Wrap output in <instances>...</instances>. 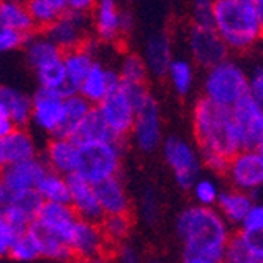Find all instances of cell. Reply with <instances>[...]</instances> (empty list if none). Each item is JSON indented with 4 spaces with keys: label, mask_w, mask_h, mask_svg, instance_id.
<instances>
[{
    "label": "cell",
    "mask_w": 263,
    "mask_h": 263,
    "mask_svg": "<svg viewBox=\"0 0 263 263\" xmlns=\"http://www.w3.org/2000/svg\"><path fill=\"white\" fill-rule=\"evenodd\" d=\"M0 263H4V261H2V260H0Z\"/></svg>",
    "instance_id": "cell-61"
},
{
    "label": "cell",
    "mask_w": 263,
    "mask_h": 263,
    "mask_svg": "<svg viewBox=\"0 0 263 263\" xmlns=\"http://www.w3.org/2000/svg\"><path fill=\"white\" fill-rule=\"evenodd\" d=\"M68 246L73 257L79 261H87L103 258L110 245L107 243L100 224L78 219L68 240Z\"/></svg>",
    "instance_id": "cell-14"
},
{
    "label": "cell",
    "mask_w": 263,
    "mask_h": 263,
    "mask_svg": "<svg viewBox=\"0 0 263 263\" xmlns=\"http://www.w3.org/2000/svg\"><path fill=\"white\" fill-rule=\"evenodd\" d=\"M79 159V145L74 139L52 137L44 148L43 161L47 169L54 174L69 177L76 174Z\"/></svg>",
    "instance_id": "cell-20"
},
{
    "label": "cell",
    "mask_w": 263,
    "mask_h": 263,
    "mask_svg": "<svg viewBox=\"0 0 263 263\" xmlns=\"http://www.w3.org/2000/svg\"><path fill=\"white\" fill-rule=\"evenodd\" d=\"M194 143L200 155H219L230 159L241 148L232 109L197 98L191 112Z\"/></svg>",
    "instance_id": "cell-2"
},
{
    "label": "cell",
    "mask_w": 263,
    "mask_h": 263,
    "mask_svg": "<svg viewBox=\"0 0 263 263\" xmlns=\"http://www.w3.org/2000/svg\"><path fill=\"white\" fill-rule=\"evenodd\" d=\"M257 150H258V153L261 155V158H263V140L260 142V145L257 147Z\"/></svg>",
    "instance_id": "cell-57"
},
{
    "label": "cell",
    "mask_w": 263,
    "mask_h": 263,
    "mask_svg": "<svg viewBox=\"0 0 263 263\" xmlns=\"http://www.w3.org/2000/svg\"><path fill=\"white\" fill-rule=\"evenodd\" d=\"M0 21L10 30L22 36H29L35 32V24L32 21L30 11L27 8V4L24 2H16V0L0 2Z\"/></svg>",
    "instance_id": "cell-28"
},
{
    "label": "cell",
    "mask_w": 263,
    "mask_h": 263,
    "mask_svg": "<svg viewBox=\"0 0 263 263\" xmlns=\"http://www.w3.org/2000/svg\"><path fill=\"white\" fill-rule=\"evenodd\" d=\"M66 98L59 91L38 88L32 95V115L30 123L51 137H57L65 118Z\"/></svg>",
    "instance_id": "cell-11"
},
{
    "label": "cell",
    "mask_w": 263,
    "mask_h": 263,
    "mask_svg": "<svg viewBox=\"0 0 263 263\" xmlns=\"http://www.w3.org/2000/svg\"><path fill=\"white\" fill-rule=\"evenodd\" d=\"M213 2L197 0L191 5V24L199 27H213Z\"/></svg>",
    "instance_id": "cell-44"
},
{
    "label": "cell",
    "mask_w": 263,
    "mask_h": 263,
    "mask_svg": "<svg viewBox=\"0 0 263 263\" xmlns=\"http://www.w3.org/2000/svg\"><path fill=\"white\" fill-rule=\"evenodd\" d=\"M78 145L84 143H95V142H106V140H115L112 134L109 133L104 120L101 118L97 107H93L90 114L85 117V120L79 126L76 136L73 137Z\"/></svg>",
    "instance_id": "cell-33"
},
{
    "label": "cell",
    "mask_w": 263,
    "mask_h": 263,
    "mask_svg": "<svg viewBox=\"0 0 263 263\" xmlns=\"http://www.w3.org/2000/svg\"><path fill=\"white\" fill-rule=\"evenodd\" d=\"M100 227L106 236L109 245H122L126 241V238L133 229V218L131 214H115V216H104L100 222Z\"/></svg>",
    "instance_id": "cell-38"
},
{
    "label": "cell",
    "mask_w": 263,
    "mask_h": 263,
    "mask_svg": "<svg viewBox=\"0 0 263 263\" xmlns=\"http://www.w3.org/2000/svg\"><path fill=\"white\" fill-rule=\"evenodd\" d=\"M0 118H8L7 114H5V110H4L2 107H0Z\"/></svg>",
    "instance_id": "cell-58"
},
{
    "label": "cell",
    "mask_w": 263,
    "mask_h": 263,
    "mask_svg": "<svg viewBox=\"0 0 263 263\" xmlns=\"http://www.w3.org/2000/svg\"><path fill=\"white\" fill-rule=\"evenodd\" d=\"M35 76H36V82H38L40 88L59 91L66 98V73H65V66H63L62 59L36 69Z\"/></svg>",
    "instance_id": "cell-37"
},
{
    "label": "cell",
    "mask_w": 263,
    "mask_h": 263,
    "mask_svg": "<svg viewBox=\"0 0 263 263\" xmlns=\"http://www.w3.org/2000/svg\"><path fill=\"white\" fill-rule=\"evenodd\" d=\"M131 142L142 153H153L162 145V117L156 98L150 93L136 109Z\"/></svg>",
    "instance_id": "cell-8"
},
{
    "label": "cell",
    "mask_w": 263,
    "mask_h": 263,
    "mask_svg": "<svg viewBox=\"0 0 263 263\" xmlns=\"http://www.w3.org/2000/svg\"><path fill=\"white\" fill-rule=\"evenodd\" d=\"M117 73L120 76L122 84H134V85H147L148 69L145 66L140 54L128 52L120 59Z\"/></svg>",
    "instance_id": "cell-35"
},
{
    "label": "cell",
    "mask_w": 263,
    "mask_h": 263,
    "mask_svg": "<svg viewBox=\"0 0 263 263\" xmlns=\"http://www.w3.org/2000/svg\"><path fill=\"white\" fill-rule=\"evenodd\" d=\"M213 19L230 54L249 52L263 40L255 0H214Z\"/></svg>",
    "instance_id": "cell-3"
},
{
    "label": "cell",
    "mask_w": 263,
    "mask_h": 263,
    "mask_svg": "<svg viewBox=\"0 0 263 263\" xmlns=\"http://www.w3.org/2000/svg\"><path fill=\"white\" fill-rule=\"evenodd\" d=\"M240 235L243 238L248 258H252L258 263H263V235H248L243 232H240Z\"/></svg>",
    "instance_id": "cell-47"
},
{
    "label": "cell",
    "mask_w": 263,
    "mask_h": 263,
    "mask_svg": "<svg viewBox=\"0 0 263 263\" xmlns=\"http://www.w3.org/2000/svg\"><path fill=\"white\" fill-rule=\"evenodd\" d=\"M134 24H136L134 14L129 10L122 8V33H123V36H128L133 32Z\"/></svg>",
    "instance_id": "cell-51"
},
{
    "label": "cell",
    "mask_w": 263,
    "mask_h": 263,
    "mask_svg": "<svg viewBox=\"0 0 263 263\" xmlns=\"http://www.w3.org/2000/svg\"><path fill=\"white\" fill-rule=\"evenodd\" d=\"M174 227L183 245V252L200 254L224 263L233 229L216 208L187 205L177 214Z\"/></svg>",
    "instance_id": "cell-1"
},
{
    "label": "cell",
    "mask_w": 263,
    "mask_h": 263,
    "mask_svg": "<svg viewBox=\"0 0 263 263\" xmlns=\"http://www.w3.org/2000/svg\"><path fill=\"white\" fill-rule=\"evenodd\" d=\"M120 85L122 81L117 73V69L98 60L90 69L87 78L82 81V84L79 85L78 93L88 104L97 107L110 93L120 88Z\"/></svg>",
    "instance_id": "cell-15"
},
{
    "label": "cell",
    "mask_w": 263,
    "mask_h": 263,
    "mask_svg": "<svg viewBox=\"0 0 263 263\" xmlns=\"http://www.w3.org/2000/svg\"><path fill=\"white\" fill-rule=\"evenodd\" d=\"M254 202L255 199L251 194H246L243 191L233 187H226L222 189L214 208L232 229H240Z\"/></svg>",
    "instance_id": "cell-24"
},
{
    "label": "cell",
    "mask_w": 263,
    "mask_h": 263,
    "mask_svg": "<svg viewBox=\"0 0 263 263\" xmlns=\"http://www.w3.org/2000/svg\"><path fill=\"white\" fill-rule=\"evenodd\" d=\"M17 238V233L0 216V258L10 255L11 246Z\"/></svg>",
    "instance_id": "cell-48"
},
{
    "label": "cell",
    "mask_w": 263,
    "mask_h": 263,
    "mask_svg": "<svg viewBox=\"0 0 263 263\" xmlns=\"http://www.w3.org/2000/svg\"><path fill=\"white\" fill-rule=\"evenodd\" d=\"M69 187V202L68 205L76 213L78 219L100 224L104 218L100 202L95 194V186L87 183L79 175L73 174L66 177Z\"/></svg>",
    "instance_id": "cell-17"
},
{
    "label": "cell",
    "mask_w": 263,
    "mask_h": 263,
    "mask_svg": "<svg viewBox=\"0 0 263 263\" xmlns=\"http://www.w3.org/2000/svg\"><path fill=\"white\" fill-rule=\"evenodd\" d=\"M95 194H97L104 216L131 213V199L120 177H114L97 184L95 186Z\"/></svg>",
    "instance_id": "cell-23"
},
{
    "label": "cell",
    "mask_w": 263,
    "mask_h": 263,
    "mask_svg": "<svg viewBox=\"0 0 263 263\" xmlns=\"http://www.w3.org/2000/svg\"><path fill=\"white\" fill-rule=\"evenodd\" d=\"M10 257L16 261H22V263H30L41 257L38 241L30 230L17 235V238L11 246Z\"/></svg>",
    "instance_id": "cell-39"
},
{
    "label": "cell",
    "mask_w": 263,
    "mask_h": 263,
    "mask_svg": "<svg viewBox=\"0 0 263 263\" xmlns=\"http://www.w3.org/2000/svg\"><path fill=\"white\" fill-rule=\"evenodd\" d=\"M115 257H117L118 263H142V257H140L139 251L126 241L118 245Z\"/></svg>",
    "instance_id": "cell-49"
},
{
    "label": "cell",
    "mask_w": 263,
    "mask_h": 263,
    "mask_svg": "<svg viewBox=\"0 0 263 263\" xmlns=\"http://www.w3.org/2000/svg\"><path fill=\"white\" fill-rule=\"evenodd\" d=\"M24 40H26V36L10 30L5 24L0 21V54H7V52H13L19 49L24 44Z\"/></svg>",
    "instance_id": "cell-46"
},
{
    "label": "cell",
    "mask_w": 263,
    "mask_h": 263,
    "mask_svg": "<svg viewBox=\"0 0 263 263\" xmlns=\"http://www.w3.org/2000/svg\"><path fill=\"white\" fill-rule=\"evenodd\" d=\"M68 2V11L79 13V14H91L95 8V2L90 0H66Z\"/></svg>",
    "instance_id": "cell-50"
},
{
    "label": "cell",
    "mask_w": 263,
    "mask_h": 263,
    "mask_svg": "<svg viewBox=\"0 0 263 263\" xmlns=\"http://www.w3.org/2000/svg\"><path fill=\"white\" fill-rule=\"evenodd\" d=\"M8 202L14 203L16 206L24 210L27 214H30L33 219L36 218V214H38V211H40V208L43 205V200L36 194V191H26V193L11 194Z\"/></svg>",
    "instance_id": "cell-43"
},
{
    "label": "cell",
    "mask_w": 263,
    "mask_h": 263,
    "mask_svg": "<svg viewBox=\"0 0 263 263\" xmlns=\"http://www.w3.org/2000/svg\"><path fill=\"white\" fill-rule=\"evenodd\" d=\"M233 263H258L252 258H245V260H240V261H233Z\"/></svg>",
    "instance_id": "cell-56"
},
{
    "label": "cell",
    "mask_w": 263,
    "mask_h": 263,
    "mask_svg": "<svg viewBox=\"0 0 263 263\" xmlns=\"http://www.w3.org/2000/svg\"><path fill=\"white\" fill-rule=\"evenodd\" d=\"M24 55L29 66L36 71L52 62H57L63 57L62 51L47 38L44 32H33L24 40Z\"/></svg>",
    "instance_id": "cell-26"
},
{
    "label": "cell",
    "mask_w": 263,
    "mask_h": 263,
    "mask_svg": "<svg viewBox=\"0 0 263 263\" xmlns=\"http://www.w3.org/2000/svg\"><path fill=\"white\" fill-rule=\"evenodd\" d=\"M36 194L46 203H66L68 205L69 202L68 178L49 171L36 186Z\"/></svg>",
    "instance_id": "cell-34"
},
{
    "label": "cell",
    "mask_w": 263,
    "mask_h": 263,
    "mask_svg": "<svg viewBox=\"0 0 263 263\" xmlns=\"http://www.w3.org/2000/svg\"><path fill=\"white\" fill-rule=\"evenodd\" d=\"M91 14H79L73 11H66L55 24L44 30L62 54L74 51L82 47V44L91 36Z\"/></svg>",
    "instance_id": "cell-12"
},
{
    "label": "cell",
    "mask_w": 263,
    "mask_h": 263,
    "mask_svg": "<svg viewBox=\"0 0 263 263\" xmlns=\"http://www.w3.org/2000/svg\"><path fill=\"white\" fill-rule=\"evenodd\" d=\"M123 161V142L106 140L79 145L76 175L91 186L118 177Z\"/></svg>",
    "instance_id": "cell-5"
},
{
    "label": "cell",
    "mask_w": 263,
    "mask_h": 263,
    "mask_svg": "<svg viewBox=\"0 0 263 263\" xmlns=\"http://www.w3.org/2000/svg\"><path fill=\"white\" fill-rule=\"evenodd\" d=\"M49 172L43 158H33L29 161H22L17 164L7 165L0 171L2 180L8 194L26 193V191H36V186L43 180V177Z\"/></svg>",
    "instance_id": "cell-16"
},
{
    "label": "cell",
    "mask_w": 263,
    "mask_h": 263,
    "mask_svg": "<svg viewBox=\"0 0 263 263\" xmlns=\"http://www.w3.org/2000/svg\"><path fill=\"white\" fill-rule=\"evenodd\" d=\"M0 216H2L5 219V222L17 233H24L27 232L30 229V226L35 222V219L30 216V214H27L24 210H21L19 206H16L14 203L8 202L5 205V208L0 211Z\"/></svg>",
    "instance_id": "cell-40"
},
{
    "label": "cell",
    "mask_w": 263,
    "mask_h": 263,
    "mask_svg": "<svg viewBox=\"0 0 263 263\" xmlns=\"http://www.w3.org/2000/svg\"><path fill=\"white\" fill-rule=\"evenodd\" d=\"M248 95L263 104V63H255L248 69Z\"/></svg>",
    "instance_id": "cell-45"
},
{
    "label": "cell",
    "mask_w": 263,
    "mask_h": 263,
    "mask_svg": "<svg viewBox=\"0 0 263 263\" xmlns=\"http://www.w3.org/2000/svg\"><path fill=\"white\" fill-rule=\"evenodd\" d=\"M181 263H219L210 257L194 254V252H183L181 254Z\"/></svg>",
    "instance_id": "cell-52"
},
{
    "label": "cell",
    "mask_w": 263,
    "mask_h": 263,
    "mask_svg": "<svg viewBox=\"0 0 263 263\" xmlns=\"http://www.w3.org/2000/svg\"><path fill=\"white\" fill-rule=\"evenodd\" d=\"M62 60L66 73V97H71V95L78 93L79 85L82 84V81L87 78L90 69L98 60L87 49H84V47L65 52Z\"/></svg>",
    "instance_id": "cell-27"
},
{
    "label": "cell",
    "mask_w": 263,
    "mask_h": 263,
    "mask_svg": "<svg viewBox=\"0 0 263 263\" xmlns=\"http://www.w3.org/2000/svg\"><path fill=\"white\" fill-rule=\"evenodd\" d=\"M248 97V69L232 57L206 69L202 79V98L232 109Z\"/></svg>",
    "instance_id": "cell-4"
},
{
    "label": "cell",
    "mask_w": 263,
    "mask_h": 263,
    "mask_svg": "<svg viewBox=\"0 0 263 263\" xmlns=\"http://www.w3.org/2000/svg\"><path fill=\"white\" fill-rule=\"evenodd\" d=\"M165 78L175 95L189 97L196 87V65L187 57H174Z\"/></svg>",
    "instance_id": "cell-29"
},
{
    "label": "cell",
    "mask_w": 263,
    "mask_h": 263,
    "mask_svg": "<svg viewBox=\"0 0 263 263\" xmlns=\"http://www.w3.org/2000/svg\"><path fill=\"white\" fill-rule=\"evenodd\" d=\"M33 158H36V142L26 128H14L11 134L0 139V171Z\"/></svg>",
    "instance_id": "cell-22"
},
{
    "label": "cell",
    "mask_w": 263,
    "mask_h": 263,
    "mask_svg": "<svg viewBox=\"0 0 263 263\" xmlns=\"http://www.w3.org/2000/svg\"><path fill=\"white\" fill-rule=\"evenodd\" d=\"M78 222L76 213L71 210L69 205L66 203H46L43 202L36 218L35 224L44 229L46 232H49L59 238H62L63 241L68 243L71 232H73L74 226Z\"/></svg>",
    "instance_id": "cell-21"
},
{
    "label": "cell",
    "mask_w": 263,
    "mask_h": 263,
    "mask_svg": "<svg viewBox=\"0 0 263 263\" xmlns=\"http://www.w3.org/2000/svg\"><path fill=\"white\" fill-rule=\"evenodd\" d=\"M248 235H263V200H255L241 227L238 229Z\"/></svg>",
    "instance_id": "cell-42"
},
{
    "label": "cell",
    "mask_w": 263,
    "mask_h": 263,
    "mask_svg": "<svg viewBox=\"0 0 263 263\" xmlns=\"http://www.w3.org/2000/svg\"><path fill=\"white\" fill-rule=\"evenodd\" d=\"M139 214H140V219L148 226L158 221L159 200H158L156 191L153 187H145L142 191L140 199H139Z\"/></svg>",
    "instance_id": "cell-41"
},
{
    "label": "cell",
    "mask_w": 263,
    "mask_h": 263,
    "mask_svg": "<svg viewBox=\"0 0 263 263\" xmlns=\"http://www.w3.org/2000/svg\"><path fill=\"white\" fill-rule=\"evenodd\" d=\"M93 109L91 104H88L79 93L71 95V97H66L65 101V118L62 128L57 134V137H65V139H73L79 129V126L82 125V122L85 120V117L90 114V110Z\"/></svg>",
    "instance_id": "cell-30"
},
{
    "label": "cell",
    "mask_w": 263,
    "mask_h": 263,
    "mask_svg": "<svg viewBox=\"0 0 263 263\" xmlns=\"http://www.w3.org/2000/svg\"><path fill=\"white\" fill-rule=\"evenodd\" d=\"M161 153L177 186L189 191L203 172L202 158L196 143L180 134H171L162 140Z\"/></svg>",
    "instance_id": "cell-6"
},
{
    "label": "cell",
    "mask_w": 263,
    "mask_h": 263,
    "mask_svg": "<svg viewBox=\"0 0 263 263\" xmlns=\"http://www.w3.org/2000/svg\"><path fill=\"white\" fill-rule=\"evenodd\" d=\"M79 263H110V261H107V260L103 257V258H97V260H87V261H79Z\"/></svg>",
    "instance_id": "cell-55"
},
{
    "label": "cell",
    "mask_w": 263,
    "mask_h": 263,
    "mask_svg": "<svg viewBox=\"0 0 263 263\" xmlns=\"http://www.w3.org/2000/svg\"><path fill=\"white\" fill-rule=\"evenodd\" d=\"M148 263H164V261H159V260H153V261H148Z\"/></svg>",
    "instance_id": "cell-60"
},
{
    "label": "cell",
    "mask_w": 263,
    "mask_h": 263,
    "mask_svg": "<svg viewBox=\"0 0 263 263\" xmlns=\"http://www.w3.org/2000/svg\"><path fill=\"white\" fill-rule=\"evenodd\" d=\"M233 122L243 150H257L263 140V104L249 95L232 107Z\"/></svg>",
    "instance_id": "cell-13"
},
{
    "label": "cell",
    "mask_w": 263,
    "mask_h": 263,
    "mask_svg": "<svg viewBox=\"0 0 263 263\" xmlns=\"http://www.w3.org/2000/svg\"><path fill=\"white\" fill-rule=\"evenodd\" d=\"M8 200H10V194H8L7 187H5V183L2 180V175H0V211L5 208V205L8 203Z\"/></svg>",
    "instance_id": "cell-53"
},
{
    "label": "cell",
    "mask_w": 263,
    "mask_h": 263,
    "mask_svg": "<svg viewBox=\"0 0 263 263\" xmlns=\"http://www.w3.org/2000/svg\"><path fill=\"white\" fill-rule=\"evenodd\" d=\"M136 109V103L129 98V95L122 88V85L110 93L100 106H97V110L104 120L109 133L118 142H123L131 134Z\"/></svg>",
    "instance_id": "cell-10"
},
{
    "label": "cell",
    "mask_w": 263,
    "mask_h": 263,
    "mask_svg": "<svg viewBox=\"0 0 263 263\" xmlns=\"http://www.w3.org/2000/svg\"><path fill=\"white\" fill-rule=\"evenodd\" d=\"M0 107L7 114L16 128H26L30 123L32 115V97L24 90L0 84Z\"/></svg>",
    "instance_id": "cell-25"
},
{
    "label": "cell",
    "mask_w": 263,
    "mask_h": 263,
    "mask_svg": "<svg viewBox=\"0 0 263 263\" xmlns=\"http://www.w3.org/2000/svg\"><path fill=\"white\" fill-rule=\"evenodd\" d=\"M60 263H76V261H73V260H65V261H60Z\"/></svg>",
    "instance_id": "cell-59"
},
{
    "label": "cell",
    "mask_w": 263,
    "mask_h": 263,
    "mask_svg": "<svg viewBox=\"0 0 263 263\" xmlns=\"http://www.w3.org/2000/svg\"><path fill=\"white\" fill-rule=\"evenodd\" d=\"M29 230L36 238L41 257H44L47 260H52V261H57V263L65 261V260H71V257H73L68 243L63 241L62 238H59L49 232H46L44 229H41L35 222L30 226Z\"/></svg>",
    "instance_id": "cell-32"
},
{
    "label": "cell",
    "mask_w": 263,
    "mask_h": 263,
    "mask_svg": "<svg viewBox=\"0 0 263 263\" xmlns=\"http://www.w3.org/2000/svg\"><path fill=\"white\" fill-rule=\"evenodd\" d=\"M229 187L251 194L255 200L263 197V158L258 150H240L235 153L224 174Z\"/></svg>",
    "instance_id": "cell-7"
},
{
    "label": "cell",
    "mask_w": 263,
    "mask_h": 263,
    "mask_svg": "<svg viewBox=\"0 0 263 263\" xmlns=\"http://www.w3.org/2000/svg\"><path fill=\"white\" fill-rule=\"evenodd\" d=\"M186 47L189 60L205 71L230 57L227 46L214 27H199L189 24L186 32Z\"/></svg>",
    "instance_id": "cell-9"
},
{
    "label": "cell",
    "mask_w": 263,
    "mask_h": 263,
    "mask_svg": "<svg viewBox=\"0 0 263 263\" xmlns=\"http://www.w3.org/2000/svg\"><path fill=\"white\" fill-rule=\"evenodd\" d=\"M257 5V16H258V24L261 30V38H263V0H255Z\"/></svg>",
    "instance_id": "cell-54"
},
{
    "label": "cell",
    "mask_w": 263,
    "mask_h": 263,
    "mask_svg": "<svg viewBox=\"0 0 263 263\" xmlns=\"http://www.w3.org/2000/svg\"><path fill=\"white\" fill-rule=\"evenodd\" d=\"M189 191H191V194H193L194 205L205 206V208H214L218 203L221 193H222V187L216 177L200 175Z\"/></svg>",
    "instance_id": "cell-36"
},
{
    "label": "cell",
    "mask_w": 263,
    "mask_h": 263,
    "mask_svg": "<svg viewBox=\"0 0 263 263\" xmlns=\"http://www.w3.org/2000/svg\"><path fill=\"white\" fill-rule=\"evenodd\" d=\"M140 55L148 69V76L156 79L165 78L167 69L174 60L171 35L164 30L148 35L145 44H143V52Z\"/></svg>",
    "instance_id": "cell-19"
},
{
    "label": "cell",
    "mask_w": 263,
    "mask_h": 263,
    "mask_svg": "<svg viewBox=\"0 0 263 263\" xmlns=\"http://www.w3.org/2000/svg\"><path fill=\"white\" fill-rule=\"evenodd\" d=\"M91 29L100 43L112 44L123 36L122 33V8L114 0L95 2L91 11Z\"/></svg>",
    "instance_id": "cell-18"
},
{
    "label": "cell",
    "mask_w": 263,
    "mask_h": 263,
    "mask_svg": "<svg viewBox=\"0 0 263 263\" xmlns=\"http://www.w3.org/2000/svg\"><path fill=\"white\" fill-rule=\"evenodd\" d=\"M27 8L35 29H41L44 32L68 11V2L66 0H32L27 2Z\"/></svg>",
    "instance_id": "cell-31"
}]
</instances>
